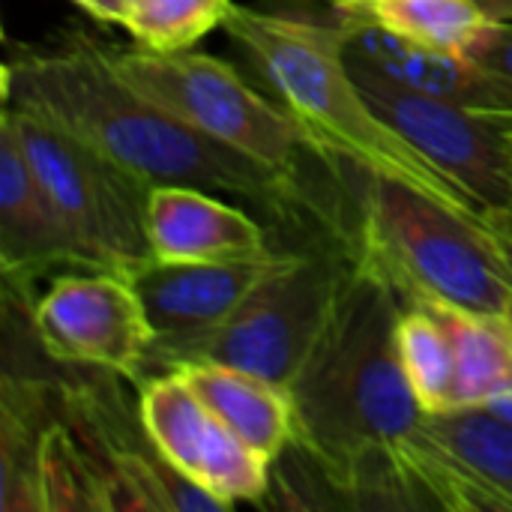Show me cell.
<instances>
[{"label":"cell","instance_id":"3","mask_svg":"<svg viewBox=\"0 0 512 512\" xmlns=\"http://www.w3.org/2000/svg\"><path fill=\"white\" fill-rule=\"evenodd\" d=\"M222 27L276 90L327 165L384 174L483 216L459 186L369 105L348 63L339 21L318 24L234 6Z\"/></svg>","mask_w":512,"mask_h":512},{"label":"cell","instance_id":"12","mask_svg":"<svg viewBox=\"0 0 512 512\" xmlns=\"http://www.w3.org/2000/svg\"><path fill=\"white\" fill-rule=\"evenodd\" d=\"M339 27L345 36V54L354 66L423 96L512 114V87L474 60L420 45L363 12H339Z\"/></svg>","mask_w":512,"mask_h":512},{"label":"cell","instance_id":"17","mask_svg":"<svg viewBox=\"0 0 512 512\" xmlns=\"http://www.w3.org/2000/svg\"><path fill=\"white\" fill-rule=\"evenodd\" d=\"M444 324L459 378V408L486 405L512 387V333L504 315L471 312L444 300L414 297Z\"/></svg>","mask_w":512,"mask_h":512},{"label":"cell","instance_id":"16","mask_svg":"<svg viewBox=\"0 0 512 512\" xmlns=\"http://www.w3.org/2000/svg\"><path fill=\"white\" fill-rule=\"evenodd\" d=\"M45 384L27 375H3L0 393V510L3 512H42L39 492V453L42 435L51 423Z\"/></svg>","mask_w":512,"mask_h":512},{"label":"cell","instance_id":"6","mask_svg":"<svg viewBox=\"0 0 512 512\" xmlns=\"http://www.w3.org/2000/svg\"><path fill=\"white\" fill-rule=\"evenodd\" d=\"M111 57L120 75L144 96L225 147H234L294 180H300L303 159L315 156L324 162L321 150L282 102H270L228 63L210 54L135 45L111 48Z\"/></svg>","mask_w":512,"mask_h":512},{"label":"cell","instance_id":"22","mask_svg":"<svg viewBox=\"0 0 512 512\" xmlns=\"http://www.w3.org/2000/svg\"><path fill=\"white\" fill-rule=\"evenodd\" d=\"M468 60L512 87V21H492L480 42L468 51Z\"/></svg>","mask_w":512,"mask_h":512},{"label":"cell","instance_id":"28","mask_svg":"<svg viewBox=\"0 0 512 512\" xmlns=\"http://www.w3.org/2000/svg\"><path fill=\"white\" fill-rule=\"evenodd\" d=\"M504 321H507V327H510V333H512V300H510V306H507V312H504Z\"/></svg>","mask_w":512,"mask_h":512},{"label":"cell","instance_id":"10","mask_svg":"<svg viewBox=\"0 0 512 512\" xmlns=\"http://www.w3.org/2000/svg\"><path fill=\"white\" fill-rule=\"evenodd\" d=\"M141 423L153 447L222 504L264 501L273 462L243 444L177 372H156L141 384Z\"/></svg>","mask_w":512,"mask_h":512},{"label":"cell","instance_id":"13","mask_svg":"<svg viewBox=\"0 0 512 512\" xmlns=\"http://www.w3.org/2000/svg\"><path fill=\"white\" fill-rule=\"evenodd\" d=\"M54 264L93 270L18 135L0 120V270L6 288L24 291L30 279Z\"/></svg>","mask_w":512,"mask_h":512},{"label":"cell","instance_id":"26","mask_svg":"<svg viewBox=\"0 0 512 512\" xmlns=\"http://www.w3.org/2000/svg\"><path fill=\"white\" fill-rule=\"evenodd\" d=\"M477 3L492 21H512V0H471Z\"/></svg>","mask_w":512,"mask_h":512},{"label":"cell","instance_id":"15","mask_svg":"<svg viewBox=\"0 0 512 512\" xmlns=\"http://www.w3.org/2000/svg\"><path fill=\"white\" fill-rule=\"evenodd\" d=\"M177 372L201 402L258 456L276 462L294 435V411L285 387L225 363H186Z\"/></svg>","mask_w":512,"mask_h":512},{"label":"cell","instance_id":"20","mask_svg":"<svg viewBox=\"0 0 512 512\" xmlns=\"http://www.w3.org/2000/svg\"><path fill=\"white\" fill-rule=\"evenodd\" d=\"M348 12H363L420 45L459 57H468L492 24L471 0H369Z\"/></svg>","mask_w":512,"mask_h":512},{"label":"cell","instance_id":"23","mask_svg":"<svg viewBox=\"0 0 512 512\" xmlns=\"http://www.w3.org/2000/svg\"><path fill=\"white\" fill-rule=\"evenodd\" d=\"M483 219H486V225H489V231L495 237L504 273H507L512 285V210H495V213H486Z\"/></svg>","mask_w":512,"mask_h":512},{"label":"cell","instance_id":"8","mask_svg":"<svg viewBox=\"0 0 512 512\" xmlns=\"http://www.w3.org/2000/svg\"><path fill=\"white\" fill-rule=\"evenodd\" d=\"M351 69L369 105L459 186L483 216L512 210L510 114L423 96L354 63Z\"/></svg>","mask_w":512,"mask_h":512},{"label":"cell","instance_id":"21","mask_svg":"<svg viewBox=\"0 0 512 512\" xmlns=\"http://www.w3.org/2000/svg\"><path fill=\"white\" fill-rule=\"evenodd\" d=\"M231 9V0H138L123 27L144 48L183 51L225 24Z\"/></svg>","mask_w":512,"mask_h":512},{"label":"cell","instance_id":"18","mask_svg":"<svg viewBox=\"0 0 512 512\" xmlns=\"http://www.w3.org/2000/svg\"><path fill=\"white\" fill-rule=\"evenodd\" d=\"M423 429L450 447L512 512V426L483 405L423 414Z\"/></svg>","mask_w":512,"mask_h":512},{"label":"cell","instance_id":"7","mask_svg":"<svg viewBox=\"0 0 512 512\" xmlns=\"http://www.w3.org/2000/svg\"><path fill=\"white\" fill-rule=\"evenodd\" d=\"M0 120L18 135L93 270L132 276L156 258L147 228L150 183L45 117L3 105Z\"/></svg>","mask_w":512,"mask_h":512},{"label":"cell","instance_id":"11","mask_svg":"<svg viewBox=\"0 0 512 512\" xmlns=\"http://www.w3.org/2000/svg\"><path fill=\"white\" fill-rule=\"evenodd\" d=\"M285 255L255 261H159L126 276L147 312L153 348L198 339L225 324Z\"/></svg>","mask_w":512,"mask_h":512},{"label":"cell","instance_id":"1","mask_svg":"<svg viewBox=\"0 0 512 512\" xmlns=\"http://www.w3.org/2000/svg\"><path fill=\"white\" fill-rule=\"evenodd\" d=\"M3 105L63 126L150 186H198L270 210L303 204L300 180L177 120L120 75L108 45L84 33L9 54Z\"/></svg>","mask_w":512,"mask_h":512},{"label":"cell","instance_id":"27","mask_svg":"<svg viewBox=\"0 0 512 512\" xmlns=\"http://www.w3.org/2000/svg\"><path fill=\"white\" fill-rule=\"evenodd\" d=\"M327 3H333L336 12H348V9H357V6H363V3H369V0H327Z\"/></svg>","mask_w":512,"mask_h":512},{"label":"cell","instance_id":"14","mask_svg":"<svg viewBox=\"0 0 512 512\" xmlns=\"http://www.w3.org/2000/svg\"><path fill=\"white\" fill-rule=\"evenodd\" d=\"M147 228L159 261H255L273 255L249 213L198 186H153Z\"/></svg>","mask_w":512,"mask_h":512},{"label":"cell","instance_id":"24","mask_svg":"<svg viewBox=\"0 0 512 512\" xmlns=\"http://www.w3.org/2000/svg\"><path fill=\"white\" fill-rule=\"evenodd\" d=\"M72 3H78L87 15L111 24H123L129 12V0H72Z\"/></svg>","mask_w":512,"mask_h":512},{"label":"cell","instance_id":"5","mask_svg":"<svg viewBox=\"0 0 512 512\" xmlns=\"http://www.w3.org/2000/svg\"><path fill=\"white\" fill-rule=\"evenodd\" d=\"M348 264V243L345 249L285 255L225 324L189 342L150 348L147 369L168 372L186 363H225L288 390L333 306Z\"/></svg>","mask_w":512,"mask_h":512},{"label":"cell","instance_id":"2","mask_svg":"<svg viewBox=\"0 0 512 512\" xmlns=\"http://www.w3.org/2000/svg\"><path fill=\"white\" fill-rule=\"evenodd\" d=\"M405 294L360 252L288 387L294 411L291 447L336 492L372 453L411 435L423 408L399 357Z\"/></svg>","mask_w":512,"mask_h":512},{"label":"cell","instance_id":"29","mask_svg":"<svg viewBox=\"0 0 512 512\" xmlns=\"http://www.w3.org/2000/svg\"><path fill=\"white\" fill-rule=\"evenodd\" d=\"M510 129H512V114H510Z\"/></svg>","mask_w":512,"mask_h":512},{"label":"cell","instance_id":"25","mask_svg":"<svg viewBox=\"0 0 512 512\" xmlns=\"http://www.w3.org/2000/svg\"><path fill=\"white\" fill-rule=\"evenodd\" d=\"M483 408H486V411H492L498 420H504V423H510L512 426V387L510 390H504V393H498L495 399H489Z\"/></svg>","mask_w":512,"mask_h":512},{"label":"cell","instance_id":"9","mask_svg":"<svg viewBox=\"0 0 512 512\" xmlns=\"http://www.w3.org/2000/svg\"><path fill=\"white\" fill-rule=\"evenodd\" d=\"M42 351L60 363L93 366L141 381L153 330L132 282L111 270L60 276L33 306Z\"/></svg>","mask_w":512,"mask_h":512},{"label":"cell","instance_id":"19","mask_svg":"<svg viewBox=\"0 0 512 512\" xmlns=\"http://www.w3.org/2000/svg\"><path fill=\"white\" fill-rule=\"evenodd\" d=\"M399 357L426 414L459 408V378L450 336L432 309L417 300H408L399 318Z\"/></svg>","mask_w":512,"mask_h":512},{"label":"cell","instance_id":"4","mask_svg":"<svg viewBox=\"0 0 512 512\" xmlns=\"http://www.w3.org/2000/svg\"><path fill=\"white\" fill-rule=\"evenodd\" d=\"M351 168V165H348ZM357 177V225L345 243L369 258L405 300L432 297L483 315H504L512 285L483 216L372 171Z\"/></svg>","mask_w":512,"mask_h":512}]
</instances>
